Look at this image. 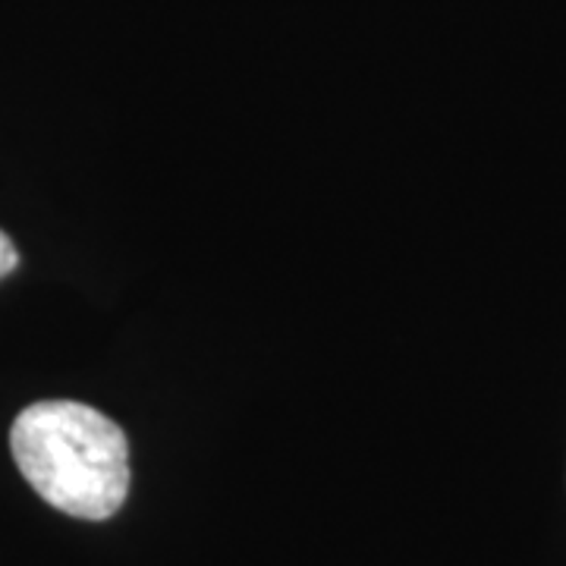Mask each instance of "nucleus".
<instances>
[{
  "label": "nucleus",
  "mask_w": 566,
  "mask_h": 566,
  "mask_svg": "<svg viewBox=\"0 0 566 566\" xmlns=\"http://www.w3.org/2000/svg\"><path fill=\"white\" fill-rule=\"evenodd\" d=\"M22 479L76 520H111L129 494V441L114 419L76 400H41L10 428Z\"/></svg>",
  "instance_id": "nucleus-1"
},
{
  "label": "nucleus",
  "mask_w": 566,
  "mask_h": 566,
  "mask_svg": "<svg viewBox=\"0 0 566 566\" xmlns=\"http://www.w3.org/2000/svg\"><path fill=\"white\" fill-rule=\"evenodd\" d=\"M17 264H20V252H17L13 240L0 230V281L10 277L17 271Z\"/></svg>",
  "instance_id": "nucleus-2"
}]
</instances>
